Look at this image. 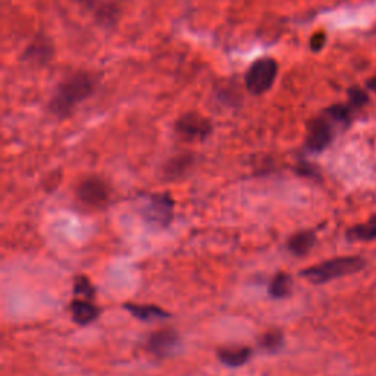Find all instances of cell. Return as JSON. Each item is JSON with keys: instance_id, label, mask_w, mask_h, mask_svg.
Instances as JSON below:
<instances>
[{"instance_id": "cell-1", "label": "cell", "mask_w": 376, "mask_h": 376, "mask_svg": "<svg viewBox=\"0 0 376 376\" xmlns=\"http://www.w3.org/2000/svg\"><path fill=\"white\" fill-rule=\"evenodd\" d=\"M96 89L94 77L89 72H77L57 84L50 101L49 111L57 118L70 116L78 104L93 96Z\"/></svg>"}, {"instance_id": "cell-2", "label": "cell", "mask_w": 376, "mask_h": 376, "mask_svg": "<svg viewBox=\"0 0 376 376\" xmlns=\"http://www.w3.org/2000/svg\"><path fill=\"white\" fill-rule=\"evenodd\" d=\"M367 266V262L362 256H343L325 260L316 266L302 270V277L311 284H326L347 275L358 274Z\"/></svg>"}, {"instance_id": "cell-3", "label": "cell", "mask_w": 376, "mask_h": 376, "mask_svg": "<svg viewBox=\"0 0 376 376\" xmlns=\"http://www.w3.org/2000/svg\"><path fill=\"white\" fill-rule=\"evenodd\" d=\"M278 75V64L272 57H262L253 62L245 72V87L247 90L255 94H263L272 89L274 82Z\"/></svg>"}, {"instance_id": "cell-4", "label": "cell", "mask_w": 376, "mask_h": 376, "mask_svg": "<svg viewBox=\"0 0 376 376\" xmlns=\"http://www.w3.org/2000/svg\"><path fill=\"white\" fill-rule=\"evenodd\" d=\"M141 215L152 226L165 228L174 218V200L168 193L152 194L143 207Z\"/></svg>"}, {"instance_id": "cell-5", "label": "cell", "mask_w": 376, "mask_h": 376, "mask_svg": "<svg viewBox=\"0 0 376 376\" xmlns=\"http://www.w3.org/2000/svg\"><path fill=\"white\" fill-rule=\"evenodd\" d=\"M175 133L187 140H204L212 134V123L199 114H185L175 122Z\"/></svg>"}, {"instance_id": "cell-6", "label": "cell", "mask_w": 376, "mask_h": 376, "mask_svg": "<svg viewBox=\"0 0 376 376\" xmlns=\"http://www.w3.org/2000/svg\"><path fill=\"white\" fill-rule=\"evenodd\" d=\"M332 138L333 130L331 119L328 116L313 119L307 127L306 149L311 153H321L331 144Z\"/></svg>"}, {"instance_id": "cell-7", "label": "cell", "mask_w": 376, "mask_h": 376, "mask_svg": "<svg viewBox=\"0 0 376 376\" xmlns=\"http://www.w3.org/2000/svg\"><path fill=\"white\" fill-rule=\"evenodd\" d=\"M109 187L99 177L82 179L77 188L78 199L89 206H103L109 199Z\"/></svg>"}, {"instance_id": "cell-8", "label": "cell", "mask_w": 376, "mask_h": 376, "mask_svg": "<svg viewBox=\"0 0 376 376\" xmlns=\"http://www.w3.org/2000/svg\"><path fill=\"white\" fill-rule=\"evenodd\" d=\"M53 53L55 49L50 38L46 35H38L33 40V43L28 45V48L23 55V59L26 62H30V64L43 67L49 64L50 59L53 57Z\"/></svg>"}, {"instance_id": "cell-9", "label": "cell", "mask_w": 376, "mask_h": 376, "mask_svg": "<svg viewBox=\"0 0 376 376\" xmlns=\"http://www.w3.org/2000/svg\"><path fill=\"white\" fill-rule=\"evenodd\" d=\"M178 343V333L174 329H160L149 338V350L157 358H166L177 350Z\"/></svg>"}, {"instance_id": "cell-10", "label": "cell", "mask_w": 376, "mask_h": 376, "mask_svg": "<svg viewBox=\"0 0 376 376\" xmlns=\"http://www.w3.org/2000/svg\"><path fill=\"white\" fill-rule=\"evenodd\" d=\"M194 165V156L193 155H179L172 157L171 160L166 162V165L163 166V178L166 181H175L179 179L182 177H185L193 168Z\"/></svg>"}, {"instance_id": "cell-11", "label": "cell", "mask_w": 376, "mask_h": 376, "mask_svg": "<svg viewBox=\"0 0 376 376\" xmlns=\"http://www.w3.org/2000/svg\"><path fill=\"white\" fill-rule=\"evenodd\" d=\"M71 311H72V319L78 325H89L99 316V307L93 304L90 300L84 299H77L71 303Z\"/></svg>"}, {"instance_id": "cell-12", "label": "cell", "mask_w": 376, "mask_h": 376, "mask_svg": "<svg viewBox=\"0 0 376 376\" xmlns=\"http://www.w3.org/2000/svg\"><path fill=\"white\" fill-rule=\"evenodd\" d=\"M316 244V233L311 229L300 231L288 240V250L294 256H306Z\"/></svg>"}, {"instance_id": "cell-13", "label": "cell", "mask_w": 376, "mask_h": 376, "mask_svg": "<svg viewBox=\"0 0 376 376\" xmlns=\"http://www.w3.org/2000/svg\"><path fill=\"white\" fill-rule=\"evenodd\" d=\"M125 309H127L134 318L143 322H155L170 318V313H166L163 309L152 304H127Z\"/></svg>"}, {"instance_id": "cell-14", "label": "cell", "mask_w": 376, "mask_h": 376, "mask_svg": "<svg viewBox=\"0 0 376 376\" xmlns=\"http://www.w3.org/2000/svg\"><path fill=\"white\" fill-rule=\"evenodd\" d=\"M345 237L348 241H373L376 240V215H372L366 222L354 225L347 229Z\"/></svg>"}, {"instance_id": "cell-15", "label": "cell", "mask_w": 376, "mask_h": 376, "mask_svg": "<svg viewBox=\"0 0 376 376\" xmlns=\"http://www.w3.org/2000/svg\"><path fill=\"white\" fill-rule=\"evenodd\" d=\"M250 356H252V350L247 348V347H241V348H223V350H219V353H218L219 360L223 365L229 366V367L243 366L244 363L248 362Z\"/></svg>"}, {"instance_id": "cell-16", "label": "cell", "mask_w": 376, "mask_h": 376, "mask_svg": "<svg viewBox=\"0 0 376 376\" xmlns=\"http://www.w3.org/2000/svg\"><path fill=\"white\" fill-rule=\"evenodd\" d=\"M292 280L288 274H278L269 287V294L274 299H284L291 292Z\"/></svg>"}, {"instance_id": "cell-17", "label": "cell", "mask_w": 376, "mask_h": 376, "mask_svg": "<svg viewBox=\"0 0 376 376\" xmlns=\"http://www.w3.org/2000/svg\"><path fill=\"white\" fill-rule=\"evenodd\" d=\"M259 345L262 350L269 351V353H275L280 351L284 345V336L282 332L278 329H272V331H267L266 333L260 337L259 340Z\"/></svg>"}, {"instance_id": "cell-18", "label": "cell", "mask_w": 376, "mask_h": 376, "mask_svg": "<svg viewBox=\"0 0 376 376\" xmlns=\"http://www.w3.org/2000/svg\"><path fill=\"white\" fill-rule=\"evenodd\" d=\"M74 292L75 296L79 297V299H84V300H93L94 296H96V289L92 285V282L89 281V278L86 277H78L75 280V284H74Z\"/></svg>"}, {"instance_id": "cell-19", "label": "cell", "mask_w": 376, "mask_h": 376, "mask_svg": "<svg viewBox=\"0 0 376 376\" xmlns=\"http://www.w3.org/2000/svg\"><path fill=\"white\" fill-rule=\"evenodd\" d=\"M326 116L331 121L347 123L350 119V108L344 106V104H336V106H332L326 111Z\"/></svg>"}, {"instance_id": "cell-20", "label": "cell", "mask_w": 376, "mask_h": 376, "mask_svg": "<svg viewBox=\"0 0 376 376\" xmlns=\"http://www.w3.org/2000/svg\"><path fill=\"white\" fill-rule=\"evenodd\" d=\"M326 43V35L324 33H316L310 40V49L313 52H319Z\"/></svg>"}, {"instance_id": "cell-21", "label": "cell", "mask_w": 376, "mask_h": 376, "mask_svg": "<svg viewBox=\"0 0 376 376\" xmlns=\"http://www.w3.org/2000/svg\"><path fill=\"white\" fill-rule=\"evenodd\" d=\"M366 101V94L359 89H351L350 90V103L353 106H362Z\"/></svg>"}, {"instance_id": "cell-22", "label": "cell", "mask_w": 376, "mask_h": 376, "mask_svg": "<svg viewBox=\"0 0 376 376\" xmlns=\"http://www.w3.org/2000/svg\"><path fill=\"white\" fill-rule=\"evenodd\" d=\"M75 2H78L82 6H86L87 9L96 11V15H99V12H100V9L97 8V0H75Z\"/></svg>"}, {"instance_id": "cell-23", "label": "cell", "mask_w": 376, "mask_h": 376, "mask_svg": "<svg viewBox=\"0 0 376 376\" xmlns=\"http://www.w3.org/2000/svg\"><path fill=\"white\" fill-rule=\"evenodd\" d=\"M369 87H370L373 92H376V75L369 81Z\"/></svg>"}]
</instances>
